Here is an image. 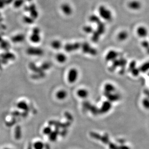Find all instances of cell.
Returning <instances> with one entry per match:
<instances>
[{
	"mask_svg": "<svg viewBox=\"0 0 149 149\" xmlns=\"http://www.w3.org/2000/svg\"><path fill=\"white\" fill-rule=\"evenodd\" d=\"M2 60H3V61H5V62H6L8 60H14V59L15 58V56L12 53H9V52H8V53H6L5 54H4L2 55Z\"/></svg>",
	"mask_w": 149,
	"mask_h": 149,
	"instance_id": "cell-14",
	"label": "cell"
},
{
	"mask_svg": "<svg viewBox=\"0 0 149 149\" xmlns=\"http://www.w3.org/2000/svg\"><path fill=\"white\" fill-rule=\"evenodd\" d=\"M82 50L84 53H89L92 55H95L96 54L97 51L95 48H92L88 43H84L82 46Z\"/></svg>",
	"mask_w": 149,
	"mask_h": 149,
	"instance_id": "cell-6",
	"label": "cell"
},
{
	"mask_svg": "<svg viewBox=\"0 0 149 149\" xmlns=\"http://www.w3.org/2000/svg\"><path fill=\"white\" fill-rule=\"evenodd\" d=\"M17 107L18 109H22L24 111H28L29 109V107L28 104L24 101H21L18 103Z\"/></svg>",
	"mask_w": 149,
	"mask_h": 149,
	"instance_id": "cell-18",
	"label": "cell"
},
{
	"mask_svg": "<svg viewBox=\"0 0 149 149\" xmlns=\"http://www.w3.org/2000/svg\"><path fill=\"white\" fill-rule=\"evenodd\" d=\"M51 46L54 49H58L61 47L62 44H61V42L58 40H54L52 42Z\"/></svg>",
	"mask_w": 149,
	"mask_h": 149,
	"instance_id": "cell-21",
	"label": "cell"
},
{
	"mask_svg": "<svg viewBox=\"0 0 149 149\" xmlns=\"http://www.w3.org/2000/svg\"><path fill=\"white\" fill-rule=\"evenodd\" d=\"M24 39H25L24 36L22 34H18L13 37L12 39V40L15 43H18V42H22L23 40H24Z\"/></svg>",
	"mask_w": 149,
	"mask_h": 149,
	"instance_id": "cell-19",
	"label": "cell"
},
{
	"mask_svg": "<svg viewBox=\"0 0 149 149\" xmlns=\"http://www.w3.org/2000/svg\"><path fill=\"white\" fill-rule=\"evenodd\" d=\"M137 34L140 38H145L148 34V31L145 27L140 26L137 29Z\"/></svg>",
	"mask_w": 149,
	"mask_h": 149,
	"instance_id": "cell-5",
	"label": "cell"
},
{
	"mask_svg": "<svg viewBox=\"0 0 149 149\" xmlns=\"http://www.w3.org/2000/svg\"><path fill=\"white\" fill-rule=\"evenodd\" d=\"M80 47V44L76 43L74 44H67L66 45L65 48L66 51L67 52H71L79 49Z\"/></svg>",
	"mask_w": 149,
	"mask_h": 149,
	"instance_id": "cell-12",
	"label": "cell"
},
{
	"mask_svg": "<svg viewBox=\"0 0 149 149\" xmlns=\"http://www.w3.org/2000/svg\"><path fill=\"white\" fill-rule=\"evenodd\" d=\"M56 59L58 62L60 63L65 62L66 61V55L63 53H59L56 56Z\"/></svg>",
	"mask_w": 149,
	"mask_h": 149,
	"instance_id": "cell-20",
	"label": "cell"
},
{
	"mask_svg": "<svg viewBox=\"0 0 149 149\" xmlns=\"http://www.w3.org/2000/svg\"><path fill=\"white\" fill-rule=\"evenodd\" d=\"M105 96L108 98L109 101L110 102H115L118 101L120 98V95L118 94H115L114 92L112 93H105Z\"/></svg>",
	"mask_w": 149,
	"mask_h": 149,
	"instance_id": "cell-10",
	"label": "cell"
},
{
	"mask_svg": "<svg viewBox=\"0 0 149 149\" xmlns=\"http://www.w3.org/2000/svg\"><path fill=\"white\" fill-rule=\"evenodd\" d=\"M23 3V0H18V1H17L16 2V5H16L17 7H20V6H21L22 5Z\"/></svg>",
	"mask_w": 149,
	"mask_h": 149,
	"instance_id": "cell-32",
	"label": "cell"
},
{
	"mask_svg": "<svg viewBox=\"0 0 149 149\" xmlns=\"http://www.w3.org/2000/svg\"><path fill=\"white\" fill-rule=\"evenodd\" d=\"M51 131V128L49 127H46L45 129H44V132H45V133L47 134V133H49L48 132H49Z\"/></svg>",
	"mask_w": 149,
	"mask_h": 149,
	"instance_id": "cell-33",
	"label": "cell"
},
{
	"mask_svg": "<svg viewBox=\"0 0 149 149\" xmlns=\"http://www.w3.org/2000/svg\"><path fill=\"white\" fill-rule=\"evenodd\" d=\"M61 9L62 12L66 16L71 15L73 13V10L71 5L67 3L62 4L61 6Z\"/></svg>",
	"mask_w": 149,
	"mask_h": 149,
	"instance_id": "cell-4",
	"label": "cell"
},
{
	"mask_svg": "<svg viewBox=\"0 0 149 149\" xmlns=\"http://www.w3.org/2000/svg\"><path fill=\"white\" fill-rule=\"evenodd\" d=\"M149 70V62H145L142 65L140 70L143 72H146V71H148Z\"/></svg>",
	"mask_w": 149,
	"mask_h": 149,
	"instance_id": "cell-25",
	"label": "cell"
},
{
	"mask_svg": "<svg viewBox=\"0 0 149 149\" xmlns=\"http://www.w3.org/2000/svg\"><path fill=\"white\" fill-rule=\"evenodd\" d=\"M36 8L34 6H32V8L30 9V13L31 15V17L33 18H36L38 16V14L37 12V10L36 9Z\"/></svg>",
	"mask_w": 149,
	"mask_h": 149,
	"instance_id": "cell-24",
	"label": "cell"
},
{
	"mask_svg": "<svg viewBox=\"0 0 149 149\" xmlns=\"http://www.w3.org/2000/svg\"><path fill=\"white\" fill-rule=\"evenodd\" d=\"M98 13L100 17L105 21H110L112 19V15L111 11L104 5L98 8Z\"/></svg>",
	"mask_w": 149,
	"mask_h": 149,
	"instance_id": "cell-1",
	"label": "cell"
},
{
	"mask_svg": "<svg viewBox=\"0 0 149 149\" xmlns=\"http://www.w3.org/2000/svg\"><path fill=\"white\" fill-rule=\"evenodd\" d=\"M2 38H1V37H0V42H2Z\"/></svg>",
	"mask_w": 149,
	"mask_h": 149,
	"instance_id": "cell-34",
	"label": "cell"
},
{
	"mask_svg": "<svg viewBox=\"0 0 149 149\" xmlns=\"http://www.w3.org/2000/svg\"><path fill=\"white\" fill-rule=\"evenodd\" d=\"M27 52L28 54L33 56H41L43 54V51L41 48L36 47L29 48L27 51Z\"/></svg>",
	"mask_w": 149,
	"mask_h": 149,
	"instance_id": "cell-7",
	"label": "cell"
},
{
	"mask_svg": "<svg viewBox=\"0 0 149 149\" xmlns=\"http://www.w3.org/2000/svg\"><path fill=\"white\" fill-rule=\"evenodd\" d=\"M128 33L125 31H122L118 34L117 38L120 41H124L128 38Z\"/></svg>",
	"mask_w": 149,
	"mask_h": 149,
	"instance_id": "cell-16",
	"label": "cell"
},
{
	"mask_svg": "<svg viewBox=\"0 0 149 149\" xmlns=\"http://www.w3.org/2000/svg\"><path fill=\"white\" fill-rule=\"evenodd\" d=\"M43 147L44 145L42 142H36L34 144V148L35 149H43Z\"/></svg>",
	"mask_w": 149,
	"mask_h": 149,
	"instance_id": "cell-26",
	"label": "cell"
},
{
	"mask_svg": "<svg viewBox=\"0 0 149 149\" xmlns=\"http://www.w3.org/2000/svg\"><path fill=\"white\" fill-rule=\"evenodd\" d=\"M111 105V102L109 101H105L103 103L99 111L102 113L107 112L111 109L112 107Z\"/></svg>",
	"mask_w": 149,
	"mask_h": 149,
	"instance_id": "cell-8",
	"label": "cell"
},
{
	"mask_svg": "<svg viewBox=\"0 0 149 149\" xmlns=\"http://www.w3.org/2000/svg\"><path fill=\"white\" fill-rule=\"evenodd\" d=\"M89 93L87 90L84 89H81L77 91V95L81 98H86L88 96Z\"/></svg>",
	"mask_w": 149,
	"mask_h": 149,
	"instance_id": "cell-15",
	"label": "cell"
},
{
	"mask_svg": "<svg viewBox=\"0 0 149 149\" xmlns=\"http://www.w3.org/2000/svg\"><path fill=\"white\" fill-rule=\"evenodd\" d=\"M40 29L38 28H34L33 30V33L30 37V40L34 43H38L40 41Z\"/></svg>",
	"mask_w": 149,
	"mask_h": 149,
	"instance_id": "cell-3",
	"label": "cell"
},
{
	"mask_svg": "<svg viewBox=\"0 0 149 149\" xmlns=\"http://www.w3.org/2000/svg\"><path fill=\"white\" fill-rule=\"evenodd\" d=\"M8 149V148H5V149Z\"/></svg>",
	"mask_w": 149,
	"mask_h": 149,
	"instance_id": "cell-36",
	"label": "cell"
},
{
	"mask_svg": "<svg viewBox=\"0 0 149 149\" xmlns=\"http://www.w3.org/2000/svg\"><path fill=\"white\" fill-rule=\"evenodd\" d=\"M83 30L85 33H92L93 31L92 27L89 26H85L83 28Z\"/></svg>",
	"mask_w": 149,
	"mask_h": 149,
	"instance_id": "cell-27",
	"label": "cell"
},
{
	"mask_svg": "<svg viewBox=\"0 0 149 149\" xmlns=\"http://www.w3.org/2000/svg\"><path fill=\"white\" fill-rule=\"evenodd\" d=\"M116 90V88L114 85L111 83L105 84L104 86L105 93H114Z\"/></svg>",
	"mask_w": 149,
	"mask_h": 149,
	"instance_id": "cell-13",
	"label": "cell"
},
{
	"mask_svg": "<svg viewBox=\"0 0 149 149\" xmlns=\"http://www.w3.org/2000/svg\"><path fill=\"white\" fill-rule=\"evenodd\" d=\"M24 21L26 23L28 24H31L33 22V18H29V17H24Z\"/></svg>",
	"mask_w": 149,
	"mask_h": 149,
	"instance_id": "cell-29",
	"label": "cell"
},
{
	"mask_svg": "<svg viewBox=\"0 0 149 149\" xmlns=\"http://www.w3.org/2000/svg\"><path fill=\"white\" fill-rule=\"evenodd\" d=\"M142 106L145 109H149V99L148 98H144L142 101Z\"/></svg>",
	"mask_w": 149,
	"mask_h": 149,
	"instance_id": "cell-23",
	"label": "cell"
},
{
	"mask_svg": "<svg viewBox=\"0 0 149 149\" xmlns=\"http://www.w3.org/2000/svg\"><path fill=\"white\" fill-rule=\"evenodd\" d=\"M30 67L31 69L33 70V71L36 73H39L42 72L41 68L37 67L34 64H33V63H32L30 65Z\"/></svg>",
	"mask_w": 149,
	"mask_h": 149,
	"instance_id": "cell-22",
	"label": "cell"
},
{
	"mask_svg": "<svg viewBox=\"0 0 149 149\" xmlns=\"http://www.w3.org/2000/svg\"><path fill=\"white\" fill-rule=\"evenodd\" d=\"M1 47H2V48L6 49L9 47V44L8 43V42H6L5 41L2 42L1 44Z\"/></svg>",
	"mask_w": 149,
	"mask_h": 149,
	"instance_id": "cell-30",
	"label": "cell"
},
{
	"mask_svg": "<svg viewBox=\"0 0 149 149\" xmlns=\"http://www.w3.org/2000/svg\"><path fill=\"white\" fill-rule=\"evenodd\" d=\"M51 65L49 63L46 62L42 65L41 68L42 70H47V69H49L51 67Z\"/></svg>",
	"mask_w": 149,
	"mask_h": 149,
	"instance_id": "cell-28",
	"label": "cell"
},
{
	"mask_svg": "<svg viewBox=\"0 0 149 149\" xmlns=\"http://www.w3.org/2000/svg\"><path fill=\"white\" fill-rule=\"evenodd\" d=\"M128 7L134 10H137L139 9L141 7V4L138 1L134 0L130 2L128 4Z\"/></svg>",
	"mask_w": 149,
	"mask_h": 149,
	"instance_id": "cell-11",
	"label": "cell"
},
{
	"mask_svg": "<svg viewBox=\"0 0 149 149\" xmlns=\"http://www.w3.org/2000/svg\"><path fill=\"white\" fill-rule=\"evenodd\" d=\"M83 105L84 108L85 109H89V110H90V108H91V107L90 104L87 102L84 103Z\"/></svg>",
	"mask_w": 149,
	"mask_h": 149,
	"instance_id": "cell-31",
	"label": "cell"
},
{
	"mask_svg": "<svg viewBox=\"0 0 149 149\" xmlns=\"http://www.w3.org/2000/svg\"><path fill=\"white\" fill-rule=\"evenodd\" d=\"M78 77L77 70L75 68H72L69 70L68 74V80L69 83H73L76 81Z\"/></svg>",
	"mask_w": 149,
	"mask_h": 149,
	"instance_id": "cell-2",
	"label": "cell"
},
{
	"mask_svg": "<svg viewBox=\"0 0 149 149\" xmlns=\"http://www.w3.org/2000/svg\"><path fill=\"white\" fill-rule=\"evenodd\" d=\"M67 96V93L65 90H60L56 93V97L59 100H63Z\"/></svg>",
	"mask_w": 149,
	"mask_h": 149,
	"instance_id": "cell-17",
	"label": "cell"
},
{
	"mask_svg": "<svg viewBox=\"0 0 149 149\" xmlns=\"http://www.w3.org/2000/svg\"><path fill=\"white\" fill-rule=\"evenodd\" d=\"M118 56V53L116 51L114 50H111L109 51L107 53L105 57V59L107 61H115L116 60Z\"/></svg>",
	"mask_w": 149,
	"mask_h": 149,
	"instance_id": "cell-9",
	"label": "cell"
},
{
	"mask_svg": "<svg viewBox=\"0 0 149 149\" xmlns=\"http://www.w3.org/2000/svg\"><path fill=\"white\" fill-rule=\"evenodd\" d=\"M1 68V60H0V69Z\"/></svg>",
	"mask_w": 149,
	"mask_h": 149,
	"instance_id": "cell-35",
	"label": "cell"
}]
</instances>
